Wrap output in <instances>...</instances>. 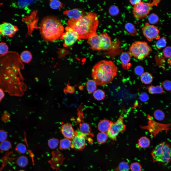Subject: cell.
Returning a JSON list of instances; mask_svg holds the SVG:
<instances>
[{
  "mask_svg": "<svg viewBox=\"0 0 171 171\" xmlns=\"http://www.w3.org/2000/svg\"><path fill=\"white\" fill-rule=\"evenodd\" d=\"M24 67L17 52L0 55V88L11 96L22 95L27 88L21 72Z\"/></svg>",
  "mask_w": 171,
  "mask_h": 171,
  "instance_id": "1",
  "label": "cell"
},
{
  "mask_svg": "<svg viewBox=\"0 0 171 171\" xmlns=\"http://www.w3.org/2000/svg\"><path fill=\"white\" fill-rule=\"evenodd\" d=\"M99 23L97 14L91 12L78 19H70L68 21L67 26L77 34L80 40L88 39L96 32Z\"/></svg>",
  "mask_w": 171,
  "mask_h": 171,
  "instance_id": "2",
  "label": "cell"
},
{
  "mask_svg": "<svg viewBox=\"0 0 171 171\" xmlns=\"http://www.w3.org/2000/svg\"><path fill=\"white\" fill-rule=\"evenodd\" d=\"M117 71L116 66L112 61L102 60L93 67L92 76L98 85L102 86L111 82L117 76Z\"/></svg>",
  "mask_w": 171,
  "mask_h": 171,
  "instance_id": "3",
  "label": "cell"
},
{
  "mask_svg": "<svg viewBox=\"0 0 171 171\" xmlns=\"http://www.w3.org/2000/svg\"><path fill=\"white\" fill-rule=\"evenodd\" d=\"M40 30L44 40L52 42L60 38L64 33V28L57 17L49 16L42 19L40 24Z\"/></svg>",
  "mask_w": 171,
  "mask_h": 171,
  "instance_id": "4",
  "label": "cell"
},
{
  "mask_svg": "<svg viewBox=\"0 0 171 171\" xmlns=\"http://www.w3.org/2000/svg\"><path fill=\"white\" fill-rule=\"evenodd\" d=\"M151 155L154 161L167 164L171 161V147L166 142H162L153 149Z\"/></svg>",
  "mask_w": 171,
  "mask_h": 171,
  "instance_id": "5",
  "label": "cell"
},
{
  "mask_svg": "<svg viewBox=\"0 0 171 171\" xmlns=\"http://www.w3.org/2000/svg\"><path fill=\"white\" fill-rule=\"evenodd\" d=\"M152 51L151 48L145 41H136L130 46L128 51L131 57L142 60L147 57Z\"/></svg>",
  "mask_w": 171,
  "mask_h": 171,
  "instance_id": "6",
  "label": "cell"
},
{
  "mask_svg": "<svg viewBox=\"0 0 171 171\" xmlns=\"http://www.w3.org/2000/svg\"><path fill=\"white\" fill-rule=\"evenodd\" d=\"M160 0H153L152 2H145L143 1L134 5L132 10L133 16L138 19L147 16L154 6H157Z\"/></svg>",
  "mask_w": 171,
  "mask_h": 171,
  "instance_id": "7",
  "label": "cell"
},
{
  "mask_svg": "<svg viewBox=\"0 0 171 171\" xmlns=\"http://www.w3.org/2000/svg\"><path fill=\"white\" fill-rule=\"evenodd\" d=\"M148 120V124L146 126H141L143 129L148 130L151 135L155 137L160 131H165L167 133L170 129L171 124H164L158 123L153 120L152 117L147 115Z\"/></svg>",
  "mask_w": 171,
  "mask_h": 171,
  "instance_id": "8",
  "label": "cell"
},
{
  "mask_svg": "<svg viewBox=\"0 0 171 171\" xmlns=\"http://www.w3.org/2000/svg\"><path fill=\"white\" fill-rule=\"evenodd\" d=\"M124 117L121 115L116 122L112 121L107 133L108 137L111 139L115 140L119 133L125 130L126 126L124 123Z\"/></svg>",
  "mask_w": 171,
  "mask_h": 171,
  "instance_id": "9",
  "label": "cell"
},
{
  "mask_svg": "<svg viewBox=\"0 0 171 171\" xmlns=\"http://www.w3.org/2000/svg\"><path fill=\"white\" fill-rule=\"evenodd\" d=\"M65 32L63 33L60 39L64 41L63 46L69 48L72 46L78 40H79L77 34L69 27L67 26L65 28Z\"/></svg>",
  "mask_w": 171,
  "mask_h": 171,
  "instance_id": "10",
  "label": "cell"
},
{
  "mask_svg": "<svg viewBox=\"0 0 171 171\" xmlns=\"http://www.w3.org/2000/svg\"><path fill=\"white\" fill-rule=\"evenodd\" d=\"M142 29L143 35L149 42L154 39L158 40L160 38L159 31L157 26L146 23Z\"/></svg>",
  "mask_w": 171,
  "mask_h": 171,
  "instance_id": "11",
  "label": "cell"
},
{
  "mask_svg": "<svg viewBox=\"0 0 171 171\" xmlns=\"http://www.w3.org/2000/svg\"><path fill=\"white\" fill-rule=\"evenodd\" d=\"M87 135L79 130L75 132V136L71 141V147L78 150H83L86 146V138Z\"/></svg>",
  "mask_w": 171,
  "mask_h": 171,
  "instance_id": "12",
  "label": "cell"
},
{
  "mask_svg": "<svg viewBox=\"0 0 171 171\" xmlns=\"http://www.w3.org/2000/svg\"><path fill=\"white\" fill-rule=\"evenodd\" d=\"M18 30L17 26L11 23L4 22L0 24V34L4 37H12Z\"/></svg>",
  "mask_w": 171,
  "mask_h": 171,
  "instance_id": "13",
  "label": "cell"
},
{
  "mask_svg": "<svg viewBox=\"0 0 171 171\" xmlns=\"http://www.w3.org/2000/svg\"><path fill=\"white\" fill-rule=\"evenodd\" d=\"M63 14L67 16L70 19H76L82 18L86 14L84 10L79 8L66 10L63 12Z\"/></svg>",
  "mask_w": 171,
  "mask_h": 171,
  "instance_id": "14",
  "label": "cell"
},
{
  "mask_svg": "<svg viewBox=\"0 0 171 171\" xmlns=\"http://www.w3.org/2000/svg\"><path fill=\"white\" fill-rule=\"evenodd\" d=\"M88 39L87 42L93 50L100 51L101 40L100 35H98L96 32Z\"/></svg>",
  "mask_w": 171,
  "mask_h": 171,
  "instance_id": "15",
  "label": "cell"
},
{
  "mask_svg": "<svg viewBox=\"0 0 171 171\" xmlns=\"http://www.w3.org/2000/svg\"><path fill=\"white\" fill-rule=\"evenodd\" d=\"M61 132L65 138L72 139L75 136V132L71 125L67 123L63 124L61 126Z\"/></svg>",
  "mask_w": 171,
  "mask_h": 171,
  "instance_id": "16",
  "label": "cell"
},
{
  "mask_svg": "<svg viewBox=\"0 0 171 171\" xmlns=\"http://www.w3.org/2000/svg\"><path fill=\"white\" fill-rule=\"evenodd\" d=\"M132 57L128 52H122L120 56V59L122 63V66L124 70H128L132 66L130 62Z\"/></svg>",
  "mask_w": 171,
  "mask_h": 171,
  "instance_id": "17",
  "label": "cell"
},
{
  "mask_svg": "<svg viewBox=\"0 0 171 171\" xmlns=\"http://www.w3.org/2000/svg\"><path fill=\"white\" fill-rule=\"evenodd\" d=\"M112 122L107 119L101 120L98 125V129L101 132H107L110 127Z\"/></svg>",
  "mask_w": 171,
  "mask_h": 171,
  "instance_id": "18",
  "label": "cell"
},
{
  "mask_svg": "<svg viewBox=\"0 0 171 171\" xmlns=\"http://www.w3.org/2000/svg\"><path fill=\"white\" fill-rule=\"evenodd\" d=\"M153 77L148 72L143 73L141 75V81L144 84H148L151 83L152 81Z\"/></svg>",
  "mask_w": 171,
  "mask_h": 171,
  "instance_id": "19",
  "label": "cell"
},
{
  "mask_svg": "<svg viewBox=\"0 0 171 171\" xmlns=\"http://www.w3.org/2000/svg\"><path fill=\"white\" fill-rule=\"evenodd\" d=\"M20 58L22 62L28 63L31 61L32 59V55L30 52L25 50L21 53Z\"/></svg>",
  "mask_w": 171,
  "mask_h": 171,
  "instance_id": "20",
  "label": "cell"
},
{
  "mask_svg": "<svg viewBox=\"0 0 171 171\" xmlns=\"http://www.w3.org/2000/svg\"><path fill=\"white\" fill-rule=\"evenodd\" d=\"M150 94H162L163 93V90L162 86L160 85L156 86H151L147 88Z\"/></svg>",
  "mask_w": 171,
  "mask_h": 171,
  "instance_id": "21",
  "label": "cell"
},
{
  "mask_svg": "<svg viewBox=\"0 0 171 171\" xmlns=\"http://www.w3.org/2000/svg\"><path fill=\"white\" fill-rule=\"evenodd\" d=\"M150 140L147 137H143L138 140L137 146L142 148H146L150 146Z\"/></svg>",
  "mask_w": 171,
  "mask_h": 171,
  "instance_id": "22",
  "label": "cell"
},
{
  "mask_svg": "<svg viewBox=\"0 0 171 171\" xmlns=\"http://www.w3.org/2000/svg\"><path fill=\"white\" fill-rule=\"evenodd\" d=\"M125 28L129 34L131 36H135L137 34V32L134 25L130 23H126Z\"/></svg>",
  "mask_w": 171,
  "mask_h": 171,
  "instance_id": "23",
  "label": "cell"
},
{
  "mask_svg": "<svg viewBox=\"0 0 171 171\" xmlns=\"http://www.w3.org/2000/svg\"><path fill=\"white\" fill-rule=\"evenodd\" d=\"M71 141L70 139L65 138L60 141L59 148L61 149H66L71 147Z\"/></svg>",
  "mask_w": 171,
  "mask_h": 171,
  "instance_id": "24",
  "label": "cell"
},
{
  "mask_svg": "<svg viewBox=\"0 0 171 171\" xmlns=\"http://www.w3.org/2000/svg\"><path fill=\"white\" fill-rule=\"evenodd\" d=\"M96 83L94 80H88L86 83V88L88 92L90 93H93L96 90Z\"/></svg>",
  "mask_w": 171,
  "mask_h": 171,
  "instance_id": "25",
  "label": "cell"
},
{
  "mask_svg": "<svg viewBox=\"0 0 171 171\" xmlns=\"http://www.w3.org/2000/svg\"><path fill=\"white\" fill-rule=\"evenodd\" d=\"M79 130L81 132L87 135H89L91 128L89 124L86 123H81L79 126Z\"/></svg>",
  "mask_w": 171,
  "mask_h": 171,
  "instance_id": "26",
  "label": "cell"
},
{
  "mask_svg": "<svg viewBox=\"0 0 171 171\" xmlns=\"http://www.w3.org/2000/svg\"><path fill=\"white\" fill-rule=\"evenodd\" d=\"M93 96L95 99L98 101L103 100L105 96L104 92L100 89L96 90L93 93Z\"/></svg>",
  "mask_w": 171,
  "mask_h": 171,
  "instance_id": "27",
  "label": "cell"
},
{
  "mask_svg": "<svg viewBox=\"0 0 171 171\" xmlns=\"http://www.w3.org/2000/svg\"><path fill=\"white\" fill-rule=\"evenodd\" d=\"M11 142L5 140L1 142L0 144V153L3 151H7L11 147Z\"/></svg>",
  "mask_w": 171,
  "mask_h": 171,
  "instance_id": "28",
  "label": "cell"
},
{
  "mask_svg": "<svg viewBox=\"0 0 171 171\" xmlns=\"http://www.w3.org/2000/svg\"><path fill=\"white\" fill-rule=\"evenodd\" d=\"M63 4L58 0H53L50 1L49 5L50 7L54 10L61 9L63 7Z\"/></svg>",
  "mask_w": 171,
  "mask_h": 171,
  "instance_id": "29",
  "label": "cell"
},
{
  "mask_svg": "<svg viewBox=\"0 0 171 171\" xmlns=\"http://www.w3.org/2000/svg\"><path fill=\"white\" fill-rule=\"evenodd\" d=\"M130 169L128 164L126 162H120L115 169V171H128Z\"/></svg>",
  "mask_w": 171,
  "mask_h": 171,
  "instance_id": "30",
  "label": "cell"
},
{
  "mask_svg": "<svg viewBox=\"0 0 171 171\" xmlns=\"http://www.w3.org/2000/svg\"><path fill=\"white\" fill-rule=\"evenodd\" d=\"M17 164L21 167H24L28 163L27 158L24 156H21L19 157L16 161Z\"/></svg>",
  "mask_w": 171,
  "mask_h": 171,
  "instance_id": "31",
  "label": "cell"
},
{
  "mask_svg": "<svg viewBox=\"0 0 171 171\" xmlns=\"http://www.w3.org/2000/svg\"><path fill=\"white\" fill-rule=\"evenodd\" d=\"M166 45V39L165 37L160 38L156 43V46L159 50L165 47Z\"/></svg>",
  "mask_w": 171,
  "mask_h": 171,
  "instance_id": "32",
  "label": "cell"
},
{
  "mask_svg": "<svg viewBox=\"0 0 171 171\" xmlns=\"http://www.w3.org/2000/svg\"><path fill=\"white\" fill-rule=\"evenodd\" d=\"M108 136L107 133H105L100 132L98 134L97 136L98 142L100 143H103L107 141Z\"/></svg>",
  "mask_w": 171,
  "mask_h": 171,
  "instance_id": "33",
  "label": "cell"
},
{
  "mask_svg": "<svg viewBox=\"0 0 171 171\" xmlns=\"http://www.w3.org/2000/svg\"><path fill=\"white\" fill-rule=\"evenodd\" d=\"M154 116L156 119L159 121L163 120L165 117V115L163 112L159 109L155 111L154 113Z\"/></svg>",
  "mask_w": 171,
  "mask_h": 171,
  "instance_id": "34",
  "label": "cell"
},
{
  "mask_svg": "<svg viewBox=\"0 0 171 171\" xmlns=\"http://www.w3.org/2000/svg\"><path fill=\"white\" fill-rule=\"evenodd\" d=\"M159 18L158 16L154 13L151 14L148 18V21L152 24H154L157 23L159 21Z\"/></svg>",
  "mask_w": 171,
  "mask_h": 171,
  "instance_id": "35",
  "label": "cell"
},
{
  "mask_svg": "<svg viewBox=\"0 0 171 171\" xmlns=\"http://www.w3.org/2000/svg\"><path fill=\"white\" fill-rule=\"evenodd\" d=\"M59 141L57 139L53 138L50 139L48 142V145L51 148L54 149L58 146Z\"/></svg>",
  "mask_w": 171,
  "mask_h": 171,
  "instance_id": "36",
  "label": "cell"
},
{
  "mask_svg": "<svg viewBox=\"0 0 171 171\" xmlns=\"http://www.w3.org/2000/svg\"><path fill=\"white\" fill-rule=\"evenodd\" d=\"M8 47L6 43H0V55H3L6 54L9 51Z\"/></svg>",
  "mask_w": 171,
  "mask_h": 171,
  "instance_id": "37",
  "label": "cell"
},
{
  "mask_svg": "<svg viewBox=\"0 0 171 171\" xmlns=\"http://www.w3.org/2000/svg\"><path fill=\"white\" fill-rule=\"evenodd\" d=\"M109 13L112 16H115L119 14V10L118 7L116 5H113L110 6L109 9Z\"/></svg>",
  "mask_w": 171,
  "mask_h": 171,
  "instance_id": "38",
  "label": "cell"
},
{
  "mask_svg": "<svg viewBox=\"0 0 171 171\" xmlns=\"http://www.w3.org/2000/svg\"><path fill=\"white\" fill-rule=\"evenodd\" d=\"M130 168L131 171H141L142 169L140 164L136 162L131 164Z\"/></svg>",
  "mask_w": 171,
  "mask_h": 171,
  "instance_id": "39",
  "label": "cell"
},
{
  "mask_svg": "<svg viewBox=\"0 0 171 171\" xmlns=\"http://www.w3.org/2000/svg\"><path fill=\"white\" fill-rule=\"evenodd\" d=\"M15 149L18 153L21 154L25 153L26 151L25 146L22 143H19L16 146Z\"/></svg>",
  "mask_w": 171,
  "mask_h": 171,
  "instance_id": "40",
  "label": "cell"
},
{
  "mask_svg": "<svg viewBox=\"0 0 171 171\" xmlns=\"http://www.w3.org/2000/svg\"><path fill=\"white\" fill-rule=\"evenodd\" d=\"M162 54L166 58L171 57V47L167 46L165 48L163 51Z\"/></svg>",
  "mask_w": 171,
  "mask_h": 171,
  "instance_id": "41",
  "label": "cell"
},
{
  "mask_svg": "<svg viewBox=\"0 0 171 171\" xmlns=\"http://www.w3.org/2000/svg\"><path fill=\"white\" fill-rule=\"evenodd\" d=\"M162 83V86L165 90L168 91L171 90V81L166 80Z\"/></svg>",
  "mask_w": 171,
  "mask_h": 171,
  "instance_id": "42",
  "label": "cell"
},
{
  "mask_svg": "<svg viewBox=\"0 0 171 171\" xmlns=\"http://www.w3.org/2000/svg\"><path fill=\"white\" fill-rule=\"evenodd\" d=\"M8 137L6 132L3 130H0V142H2L6 140Z\"/></svg>",
  "mask_w": 171,
  "mask_h": 171,
  "instance_id": "43",
  "label": "cell"
},
{
  "mask_svg": "<svg viewBox=\"0 0 171 171\" xmlns=\"http://www.w3.org/2000/svg\"><path fill=\"white\" fill-rule=\"evenodd\" d=\"M135 72L136 74L138 75H141L144 72V69L142 67L138 66L135 69Z\"/></svg>",
  "mask_w": 171,
  "mask_h": 171,
  "instance_id": "44",
  "label": "cell"
},
{
  "mask_svg": "<svg viewBox=\"0 0 171 171\" xmlns=\"http://www.w3.org/2000/svg\"><path fill=\"white\" fill-rule=\"evenodd\" d=\"M148 95L145 93H141L139 97L140 100L143 102L147 101L148 100Z\"/></svg>",
  "mask_w": 171,
  "mask_h": 171,
  "instance_id": "45",
  "label": "cell"
},
{
  "mask_svg": "<svg viewBox=\"0 0 171 171\" xmlns=\"http://www.w3.org/2000/svg\"><path fill=\"white\" fill-rule=\"evenodd\" d=\"M9 118V114L8 113L5 112L4 113L2 117V120L4 121H8Z\"/></svg>",
  "mask_w": 171,
  "mask_h": 171,
  "instance_id": "46",
  "label": "cell"
},
{
  "mask_svg": "<svg viewBox=\"0 0 171 171\" xmlns=\"http://www.w3.org/2000/svg\"><path fill=\"white\" fill-rule=\"evenodd\" d=\"M4 91L3 90L0 88V102H1L3 99L4 98L5 95Z\"/></svg>",
  "mask_w": 171,
  "mask_h": 171,
  "instance_id": "47",
  "label": "cell"
},
{
  "mask_svg": "<svg viewBox=\"0 0 171 171\" xmlns=\"http://www.w3.org/2000/svg\"><path fill=\"white\" fill-rule=\"evenodd\" d=\"M142 0H130L129 1L130 3L133 6L137 4L141 1Z\"/></svg>",
  "mask_w": 171,
  "mask_h": 171,
  "instance_id": "48",
  "label": "cell"
},
{
  "mask_svg": "<svg viewBox=\"0 0 171 171\" xmlns=\"http://www.w3.org/2000/svg\"><path fill=\"white\" fill-rule=\"evenodd\" d=\"M19 171H24L23 170H20Z\"/></svg>",
  "mask_w": 171,
  "mask_h": 171,
  "instance_id": "49",
  "label": "cell"
}]
</instances>
